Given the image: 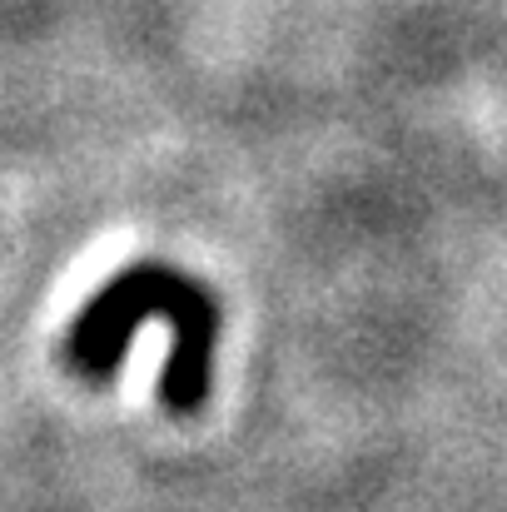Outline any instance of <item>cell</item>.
Wrapping results in <instances>:
<instances>
[{
	"label": "cell",
	"instance_id": "1",
	"mask_svg": "<svg viewBox=\"0 0 507 512\" xmlns=\"http://www.w3.org/2000/svg\"><path fill=\"white\" fill-rule=\"evenodd\" d=\"M165 324L169 353L160 368V403L174 418H194L214 388V353H219V304L214 294L174 269L165 259H140L120 269L70 324L65 368L100 383L120 368L130 339L145 324Z\"/></svg>",
	"mask_w": 507,
	"mask_h": 512
}]
</instances>
